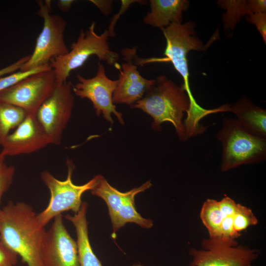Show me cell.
<instances>
[{"mask_svg":"<svg viewBox=\"0 0 266 266\" xmlns=\"http://www.w3.org/2000/svg\"><path fill=\"white\" fill-rule=\"evenodd\" d=\"M152 186L150 180L138 187L121 192L111 186L101 175H97V181L91 190V194L102 199L106 203L113 233L128 223H134L143 228L150 229L153 221L143 217L136 210L135 196L144 192Z\"/></svg>","mask_w":266,"mask_h":266,"instance_id":"obj_7","label":"cell"},{"mask_svg":"<svg viewBox=\"0 0 266 266\" xmlns=\"http://www.w3.org/2000/svg\"><path fill=\"white\" fill-rule=\"evenodd\" d=\"M95 27L96 23L93 22L86 31L81 29L68 52L51 60L49 65L54 72L57 83L67 81L70 72L82 66L93 55L96 56L100 62L105 61L111 66L117 65L119 56L109 47L107 30L98 34Z\"/></svg>","mask_w":266,"mask_h":266,"instance_id":"obj_4","label":"cell"},{"mask_svg":"<svg viewBox=\"0 0 266 266\" xmlns=\"http://www.w3.org/2000/svg\"><path fill=\"white\" fill-rule=\"evenodd\" d=\"M67 175L65 180L56 178L48 171L41 173V179L50 192V199L47 207L36 214L37 221L40 226L44 227L53 218L62 213L71 210L77 212L82 205V195L88 190H91L97 181V175L83 185L74 184L71 179L74 165L68 160Z\"/></svg>","mask_w":266,"mask_h":266,"instance_id":"obj_6","label":"cell"},{"mask_svg":"<svg viewBox=\"0 0 266 266\" xmlns=\"http://www.w3.org/2000/svg\"><path fill=\"white\" fill-rule=\"evenodd\" d=\"M88 204L83 202L79 210L71 216L66 214V219L74 225L77 236L76 241L80 266H102L92 249L88 235L86 218Z\"/></svg>","mask_w":266,"mask_h":266,"instance_id":"obj_17","label":"cell"},{"mask_svg":"<svg viewBox=\"0 0 266 266\" xmlns=\"http://www.w3.org/2000/svg\"><path fill=\"white\" fill-rule=\"evenodd\" d=\"M245 266H252V265H251V264H249V265H247Z\"/></svg>","mask_w":266,"mask_h":266,"instance_id":"obj_35","label":"cell"},{"mask_svg":"<svg viewBox=\"0 0 266 266\" xmlns=\"http://www.w3.org/2000/svg\"><path fill=\"white\" fill-rule=\"evenodd\" d=\"M132 266H143L139 265V264H136V265H133Z\"/></svg>","mask_w":266,"mask_h":266,"instance_id":"obj_34","label":"cell"},{"mask_svg":"<svg viewBox=\"0 0 266 266\" xmlns=\"http://www.w3.org/2000/svg\"><path fill=\"white\" fill-rule=\"evenodd\" d=\"M201 249L191 247L189 266H245L252 264L260 252L240 245L236 240H227L220 237L205 238Z\"/></svg>","mask_w":266,"mask_h":266,"instance_id":"obj_9","label":"cell"},{"mask_svg":"<svg viewBox=\"0 0 266 266\" xmlns=\"http://www.w3.org/2000/svg\"><path fill=\"white\" fill-rule=\"evenodd\" d=\"M219 205L223 218L233 216L236 209V203L231 198L224 197L218 201Z\"/></svg>","mask_w":266,"mask_h":266,"instance_id":"obj_29","label":"cell"},{"mask_svg":"<svg viewBox=\"0 0 266 266\" xmlns=\"http://www.w3.org/2000/svg\"><path fill=\"white\" fill-rule=\"evenodd\" d=\"M51 144L39 123L35 114H27L15 131L9 134L0 144L5 156L30 154Z\"/></svg>","mask_w":266,"mask_h":266,"instance_id":"obj_15","label":"cell"},{"mask_svg":"<svg viewBox=\"0 0 266 266\" xmlns=\"http://www.w3.org/2000/svg\"><path fill=\"white\" fill-rule=\"evenodd\" d=\"M74 1L73 0H60L57 2V5L61 10L67 12L69 10Z\"/></svg>","mask_w":266,"mask_h":266,"instance_id":"obj_33","label":"cell"},{"mask_svg":"<svg viewBox=\"0 0 266 266\" xmlns=\"http://www.w3.org/2000/svg\"><path fill=\"white\" fill-rule=\"evenodd\" d=\"M5 157L0 153V209L2 197L11 185L15 173V167L5 163Z\"/></svg>","mask_w":266,"mask_h":266,"instance_id":"obj_24","label":"cell"},{"mask_svg":"<svg viewBox=\"0 0 266 266\" xmlns=\"http://www.w3.org/2000/svg\"><path fill=\"white\" fill-rule=\"evenodd\" d=\"M248 23L254 25L261 34L263 41L266 43V13L251 14L246 16Z\"/></svg>","mask_w":266,"mask_h":266,"instance_id":"obj_27","label":"cell"},{"mask_svg":"<svg viewBox=\"0 0 266 266\" xmlns=\"http://www.w3.org/2000/svg\"><path fill=\"white\" fill-rule=\"evenodd\" d=\"M146 0H122L120 8L116 14H115L110 20L107 30L109 36L110 37L115 36L114 29L117 21L120 17L125 13L130 6L134 3H138L140 4H145L147 2Z\"/></svg>","mask_w":266,"mask_h":266,"instance_id":"obj_25","label":"cell"},{"mask_svg":"<svg viewBox=\"0 0 266 266\" xmlns=\"http://www.w3.org/2000/svg\"><path fill=\"white\" fill-rule=\"evenodd\" d=\"M37 2L39 5L37 15L43 18V26L33 53L19 69L21 71L49 65L51 60L69 51L64 40L66 21L60 15L51 14V0Z\"/></svg>","mask_w":266,"mask_h":266,"instance_id":"obj_5","label":"cell"},{"mask_svg":"<svg viewBox=\"0 0 266 266\" xmlns=\"http://www.w3.org/2000/svg\"><path fill=\"white\" fill-rule=\"evenodd\" d=\"M29 57L30 55L25 56L20 58L12 64L0 69V77L6 74H11L17 70L20 69L21 66L28 61Z\"/></svg>","mask_w":266,"mask_h":266,"instance_id":"obj_31","label":"cell"},{"mask_svg":"<svg viewBox=\"0 0 266 266\" xmlns=\"http://www.w3.org/2000/svg\"><path fill=\"white\" fill-rule=\"evenodd\" d=\"M218 5L226 12L222 17L224 31L226 36L231 37L233 31L240 19L244 15H250L251 12L247 0H221L217 1Z\"/></svg>","mask_w":266,"mask_h":266,"instance_id":"obj_19","label":"cell"},{"mask_svg":"<svg viewBox=\"0 0 266 266\" xmlns=\"http://www.w3.org/2000/svg\"><path fill=\"white\" fill-rule=\"evenodd\" d=\"M74 101L71 82H56L52 93L37 111V120L51 144H60L71 116Z\"/></svg>","mask_w":266,"mask_h":266,"instance_id":"obj_10","label":"cell"},{"mask_svg":"<svg viewBox=\"0 0 266 266\" xmlns=\"http://www.w3.org/2000/svg\"><path fill=\"white\" fill-rule=\"evenodd\" d=\"M195 24L188 22L185 24L172 23L161 29L166 40L164 52L165 60L172 63L175 69L184 81L183 87L191 100V108L195 109L199 104L190 90L187 54L191 50H204L201 41L197 37Z\"/></svg>","mask_w":266,"mask_h":266,"instance_id":"obj_8","label":"cell"},{"mask_svg":"<svg viewBox=\"0 0 266 266\" xmlns=\"http://www.w3.org/2000/svg\"><path fill=\"white\" fill-rule=\"evenodd\" d=\"M240 235L234 228L233 216L225 217L221 224L220 237L227 240H236Z\"/></svg>","mask_w":266,"mask_h":266,"instance_id":"obj_26","label":"cell"},{"mask_svg":"<svg viewBox=\"0 0 266 266\" xmlns=\"http://www.w3.org/2000/svg\"><path fill=\"white\" fill-rule=\"evenodd\" d=\"M50 68L51 67L50 65H49L35 68L29 71H21L20 70L18 72H14L9 74L8 75L4 77H0V92L12 86L31 74Z\"/></svg>","mask_w":266,"mask_h":266,"instance_id":"obj_23","label":"cell"},{"mask_svg":"<svg viewBox=\"0 0 266 266\" xmlns=\"http://www.w3.org/2000/svg\"><path fill=\"white\" fill-rule=\"evenodd\" d=\"M78 82L72 85L74 94L81 99H87L93 104L96 114H102L111 125L113 124L111 114H114L122 125H124L122 114L118 112L112 100L117 80L109 79L103 65L99 62L97 72L92 78H86L77 74Z\"/></svg>","mask_w":266,"mask_h":266,"instance_id":"obj_12","label":"cell"},{"mask_svg":"<svg viewBox=\"0 0 266 266\" xmlns=\"http://www.w3.org/2000/svg\"><path fill=\"white\" fill-rule=\"evenodd\" d=\"M150 11L143 22L161 29L172 23L182 24V13L190 4L187 0H150Z\"/></svg>","mask_w":266,"mask_h":266,"instance_id":"obj_16","label":"cell"},{"mask_svg":"<svg viewBox=\"0 0 266 266\" xmlns=\"http://www.w3.org/2000/svg\"><path fill=\"white\" fill-rule=\"evenodd\" d=\"M44 228L33 208L9 201L0 209V240L28 266H43L41 246Z\"/></svg>","mask_w":266,"mask_h":266,"instance_id":"obj_1","label":"cell"},{"mask_svg":"<svg viewBox=\"0 0 266 266\" xmlns=\"http://www.w3.org/2000/svg\"><path fill=\"white\" fill-rule=\"evenodd\" d=\"M233 113L243 126L252 132L266 137V110L243 96L232 105L227 104L226 112Z\"/></svg>","mask_w":266,"mask_h":266,"instance_id":"obj_18","label":"cell"},{"mask_svg":"<svg viewBox=\"0 0 266 266\" xmlns=\"http://www.w3.org/2000/svg\"><path fill=\"white\" fill-rule=\"evenodd\" d=\"M247 2L251 14L266 13V0H248Z\"/></svg>","mask_w":266,"mask_h":266,"instance_id":"obj_30","label":"cell"},{"mask_svg":"<svg viewBox=\"0 0 266 266\" xmlns=\"http://www.w3.org/2000/svg\"><path fill=\"white\" fill-rule=\"evenodd\" d=\"M43 266H80L76 241L66 228L61 214L45 231L41 246Z\"/></svg>","mask_w":266,"mask_h":266,"instance_id":"obj_13","label":"cell"},{"mask_svg":"<svg viewBox=\"0 0 266 266\" xmlns=\"http://www.w3.org/2000/svg\"><path fill=\"white\" fill-rule=\"evenodd\" d=\"M55 84L53 70H43L31 74L0 92V100L19 107L27 114H36L52 93Z\"/></svg>","mask_w":266,"mask_h":266,"instance_id":"obj_11","label":"cell"},{"mask_svg":"<svg viewBox=\"0 0 266 266\" xmlns=\"http://www.w3.org/2000/svg\"><path fill=\"white\" fill-rule=\"evenodd\" d=\"M17 256L0 240V266H14L17 263Z\"/></svg>","mask_w":266,"mask_h":266,"instance_id":"obj_28","label":"cell"},{"mask_svg":"<svg viewBox=\"0 0 266 266\" xmlns=\"http://www.w3.org/2000/svg\"><path fill=\"white\" fill-rule=\"evenodd\" d=\"M90 1L94 4L104 16H108L112 11V0H91Z\"/></svg>","mask_w":266,"mask_h":266,"instance_id":"obj_32","label":"cell"},{"mask_svg":"<svg viewBox=\"0 0 266 266\" xmlns=\"http://www.w3.org/2000/svg\"><path fill=\"white\" fill-rule=\"evenodd\" d=\"M233 219L235 230L240 233L250 226L257 225L258 223V220L252 210L240 203L236 204Z\"/></svg>","mask_w":266,"mask_h":266,"instance_id":"obj_22","label":"cell"},{"mask_svg":"<svg viewBox=\"0 0 266 266\" xmlns=\"http://www.w3.org/2000/svg\"><path fill=\"white\" fill-rule=\"evenodd\" d=\"M202 223L206 229L208 237L220 236L221 227L224 219L220 211L218 200L207 199L203 203L200 214Z\"/></svg>","mask_w":266,"mask_h":266,"instance_id":"obj_20","label":"cell"},{"mask_svg":"<svg viewBox=\"0 0 266 266\" xmlns=\"http://www.w3.org/2000/svg\"><path fill=\"white\" fill-rule=\"evenodd\" d=\"M216 137L223 148L222 172L266 159V137L247 129L235 118H224Z\"/></svg>","mask_w":266,"mask_h":266,"instance_id":"obj_3","label":"cell"},{"mask_svg":"<svg viewBox=\"0 0 266 266\" xmlns=\"http://www.w3.org/2000/svg\"><path fill=\"white\" fill-rule=\"evenodd\" d=\"M133 49H124L121 53L126 62L116 67L119 70V78L112 100L114 103L133 105L141 99L156 83L155 79L143 77L137 70V65L132 62Z\"/></svg>","mask_w":266,"mask_h":266,"instance_id":"obj_14","label":"cell"},{"mask_svg":"<svg viewBox=\"0 0 266 266\" xmlns=\"http://www.w3.org/2000/svg\"><path fill=\"white\" fill-rule=\"evenodd\" d=\"M155 80V84L131 108L139 109L150 115L154 130L160 131L164 122L171 123L180 141L185 142L188 138L182 119L184 113L190 109V98L183 86L166 76H159Z\"/></svg>","mask_w":266,"mask_h":266,"instance_id":"obj_2","label":"cell"},{"mask_svg":"<svg viewBox=\"0 0 266 266\" xmlns=\"http://www.w3.org/2000/svg\"><path fill=\"white\" fill-rule=\"evenodd\" d=\"M27 113L23 109L0 100V144L24 120Z\"/></svg>","mask_w":266,"mask_h":266,"instance_id":"obj_21","label":"cell"}]
</instances>
